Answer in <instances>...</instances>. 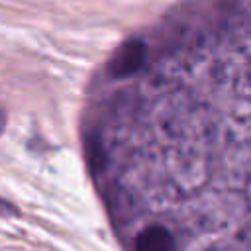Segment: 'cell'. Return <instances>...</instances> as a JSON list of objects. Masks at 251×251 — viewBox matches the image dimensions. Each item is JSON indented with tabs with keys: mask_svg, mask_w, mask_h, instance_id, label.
<instances>
[{
	"mask_svg": "<svg viewBox=\"0 0 251 251\" xmlns=\"http://www.w3.org/2000/svg\"><path fill=\"white\" fill-rule=\"evenodd\" d=\"M135 249L137 251H175V241L167 227L149 226L137 235Z\"/></svg>",
	"mask_w": 251,
	"mask_h": 251,
	"instance_id": "cell-1",
	"label": "cell"
}]
</instances>
